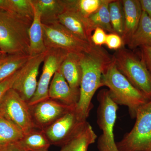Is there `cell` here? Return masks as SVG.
I'll list each match as a JSON object with an SVG mask.
<instances>
[{"instance_id":"6da1fadb","label":"cell","mask_w":151,"mask_h":151,"mask_svg":"<svg viewBox=\"0 0 151 151\" xmlns=\"http://www.w3.org/2000/svg\"><path fill=\"white\" fill-rule=\"evenodd\" d=\"M113 60V56L105 49L94 45L90 51L81 55L80 97L75 110L82 119L86 120L89 117L93 107V96L97 89L103 86V73Z\"/></svg>"},{"instance_id":"7a4b0ae2","label":"cell","mask_w":151,"mask_h":151,"mask_svg":"<svg viewBox=\"0 0 151 151\" xmlns=\"http://www.w3.org/2000/svg\"><path fill=\"white\" fill-rule=\"evenodd\" d=\"M32 22L0 9V50L7 55H29L28 32Z\"/></svg>"},{"instance_id":"3957f363","label":"cell","mask_w":151,"mask_h":151,"mask_svg":"<svg viewBox=\"0 0 151 151\" xmlns=\"http://www.w3.org/2000/svg\"><path fill=\"white\" fill-rule=\"evenodd\" d=\"M102 81L103 86L108 87L113 101L127 106L132 118L136 117L138 109L150 100L118 70L114 60L103 72Z\"/></svg>"},{"instance_id":"277c9868","label":"cell","mask_w":151,"mask_h":151,"mask_svg":"<svg viewBox=\"0 0 151 151\" xmlns=\"http://www.w3.org/2000/svg\"><path fill=\"white\" fill-rule=\"evenodd\" d=\"M118 70L135 88L151 99V74L142 59L124 47L113 55Z\"/></svg>"},{"instance_id":"5b68a950","label":"cell","mask_w":151,"mask_h":151,"mask_svg":"<svg viewBox=\"0 0 151 151\" xmlns=\"http://www.w3.org/2000/svg\"><path fill=\"white\" fill-rule=\"evenodd\" d=\"M97 98V123L102 131L97 141L98 151H119L114 134L118 105L111 98L108 89L100 91Z\"/></svg>"},{"instance_id":"8992f818","label":"cell","mask_w":151,"mask_h":151,"mask_svg":"<svg viewBox=\"0 0 151 151\" xmlns=\"http://www.w3.org/2000/svg\"><path fill=\"white\" fill-rule=\"evenodd\" d=\"M131 131L116 143L119 151H149L151 147V99L138 109Z\"/></svg>"},{"instance_id":"52a82bcc","label":"cell","mask_w":151,"mask_h":151,"mask_svg":"<svg viewBox=\"0 0 151 151\" xmlns=\"http://www.w3.org/2000/svg\"><path fill=\"white\" fill-rule=\"evenodd\" d=\"M43 39L46 49L58 48L81 55L88 52L94 45L73 34L57 21L42 23Z\"/></svg>"},{"instance_id":"ba28073f","label":"cell","mask_w":151,"mask_h":151,"mask_svg":"<svg viewBox=\"0 0 151 151\" xmlns=\"http://www.w3.org/2000/svg\"><path fill=\"white\" fill-rule=\"evenodd\" d=\"M0 116L14 124L24 134L37 129L33 121L28 104L12 88L0 101Z\"/></svg>"},{"instance_id":"9c48e42d","label":"cell","mask_w":151,"mask_h":151,"mask_svg":"<svg viewBox=\"0 0 151 151\" xmlns=\"http://www.w3.org/2000/svg\"><path fill=\"white\" fill-rule=\"evenodd\" d=\"M86 122L75 108L43 131L51 145L62 147L82 129Z\"/></svg>"},{"instance_id":"30bf717a","label":"cell","mask_w":151,"mask_h":151,"mask_svg":"<svg viewBox=\"0 0 151 151\" xmlns=\"http://www.w3.org/2000/svg\"><path fill=\"white\" fill-rule=\"evenodd\" d=\"M68 53L66 50L60 49H47L41 75L38 81L35 94L28 103L29 106L49 98V88L52 79L55 73L59 70Z\"/></svg>"},{"instance_id":"8fae6325","label":"cell","mask_w":151,"mask_h":151,"mask_svg":"<svg viewBox=\"0 0 151 151\" xmlns=\"http://www.w3.org/2000/svg\"><path fill=\"white\" fill-rule=\"evenodd\" d=\"M46 52L47 50L42 54L30 57L22 68L19 75L12 87L27 103L36 91L40 67L43 63Z\"/></svg>"},{"instance_id":"7c38bea8","label":"cell","mask_w":151,"mask_h":151,"mask_svg":"<svg viewBox=\"0 0 151 151\" xmlns=\"http://www.w3.org/2000/svg\"><path fill=\"white\" fill-rule=\"evenodd\" d=\"M29 106L36 127L42 130L76 108V106H68L50 98Z\"/></svg>"},{"instance_id":"4fadbf2b","label":"cell","mask_w":151,"mask_h":151,"mask_svg":"<svg viewBox=\"0 0 151 151\" xmlns=\"http://www.w3.org/2000/svg\"><path fill=\"white\" fill-rule=\"evenodd\" d=\"M63 3L64 9L58 16L57 21L77 37L92 42L91 36L96 27L89 18L83 17L74 9L68 6L65 0H63Z\"/></svg>"},{"instance_id":"5bb4252c","label":"cell","mask_w":151,"mask_h":151,"mask_svg":"<svg viewBox=\"0 0 151 151\" xmlns=\"http://www.w3.org/2000/svg\"><path fill=\"white\" fill-rule=\"evenodd\" d=\"M49 98L68 106H76L80 97V89L71 88L59 70L52 79L48 91Z\"/></svg>"},{"instance_id":"9a60e30c","label":"cell","mask_w":151,"mask_h":151,"mask_svg":"<svg viewBox=\"0 0 151 151\" xmlns=\"http://www.w3.org/2000/svg\"><path fill=\"white\" fill-rule=\"evenodd\" d=\"M124 14V32L122 37L124 45H128L138 27L142 10L139 0H123Z\"/></svg>"},{"instance_id":"2e32d148","label":"cell","mask_w":151,"mask_h":151,"mask_svg":"<svg viewBox=\"0 0 151 151\" xmlns=\"http://www.w3.org/2000/svg\"><path fill=\"white\" fill-rule=\"evenodd\" d=\"M81 55L68 53L59 69L70 87L76 90L80 89L82 77Z\"/></svg>"},{"instance_id":"e0dca14e","label":"cell","mask_w":151,"mask_h":151,"mask_svg":"<svg viewBox=\"0 0 151 151\" xmlns=\"http://www.w3.org/2000/svg\"><path fill=\"white\" fill-rule=\"evenodd\" d=\"M32 5L34 9L33 20L28 32L29 41V55L30 57L42 54L47 50L44 41L41 15L33 4Z\"/></svg>"},{"instance_id":"ac0fdd59","label":"cell","mask_w":151,"mask_h":151,"mask_svg":"<svg viewBox=\"0 0 151 151\" xmlns=\"http://www.w3.org/2000/svg\"><path fill=\"white\" fill-rule=\"evenodd\" d=\"M97 135L88 122L75 135L61 147L60 151H88L90 145L94 144Z\"/></svg>"},{"instance_id":"d6986e66","label":"cell","mask_w":151,"mask_h":151,"mask_svg":"<svg viewBox=\"0 0 151 151\" xmlns=\"http://www.w3.org/2000/svg\"><path fill=\"white\" fill-rule=\"evenodd\" d=\"M14 144L22 151L48 150L51 145L43 130L34 129Z\"/></svg>"},{"instance_id":"ffe728a7","label":"cell","mask_w":151,"mask_h":151,"mask_svg":"<svg viewBox=\"0 0 151 151\" xmlns=\"http://www.w3.org/2000/svg\"><path fill=\"white\" fill-rule=\"evenodd\" d=\"M33 5L40 13L42 23L57 21L64 9L63 0H32Z\"/></svg>"},{"instance_id":"44dd1931","label":"cell","mask_w":151,"mask_h":151,"mask_svg":"<svg viewBox=\"0 0 151 151\" xmlns=\"http://www.w3.org/2000/svg\"><path fill=\"white\" fill-rule=\"evenodd\" d=\"M127 45L131 49L151 47V19L143 11L137 29Z\"/></svg>"},{"instance_id":"7402d4cb","label":"cell","mask_w":151,"mask_h":151,"mask_svg":"<svg viewBox=\"0 0 151 151\" xmlns=\"http://www.w3.org/2000/svg\"><path fill=\"white\" fill-rule=\"evenodd\" d=\"M24 135L18 127L0 116V147L17 142Z\"/></svg>"},{"instance_id":"603a6c76","label":"cell","mask_w":151,"mask_h":151,"mask_svg":"<svg viewBox=\"0 0 151 151\" xmlns=\"http://www.w3.org/2000/svg\"><path fill=\"white\" fill-rule=\"evenodd\" d=\"M112 0H103L99 8L89 19L95 27H100L109 33H114L111 24L109 5Z\"/></svg>"},{"instance_id":"cb8c5ba5","label":"cell","mask_w":151,"mask_h":151,"mask_svg":"<svg viewBox=\"0 0 151 151\" xmlns=\"http://www.w3.org/2000/svg\"><path fill=\"white\" fill-rule=\"evenodd\" d=\"M30 58V55H11L7 61L0 65V82L21 69Z\"/></svg>"},{"instance_id":"d4e9b609","label":"cell","mask_w":151,"mask_h":151,"mask_svg":"<svg viewBox=\"0 0 151 151\" xmlns=\"http://www.w3.org/2000/svg\"><path fill=\"white\" fill-rule=\"evenodd\" d=\"M109 9L113 32L122 37L124 26V14L122 1L112 0L109 4Z\"/></svg>"},{"instance_id":"484cf974","label":"cell","mask_w":151,"mask_h":151,"mask_svg":"<svg viewBox=\"0 0 151 151\" xmlns=\"http://www.w3.org/2000/svg\"><path fill=\"white\" fill-rule=\"evenodd\" d=\"M65 1L68 6L88 18L98 9L103 0H65Z\"/></svg>"},{"instance_id":"4316f807","label":"cell","mask_w":151,"mask_h":151,"mask_svg":"<svg viewBox=\"0 0 151 151\" xmlns=\"http://www.w3.org/2000/svg\"><path fill=\"white\" fill-rule=\"evenodd\" d=\"M14 12L33 21L34 9L32 0H11Z\"/></svg>"},{"instance_id":"83f0119b","label":"cell","mask_w":151,"mask_h":151,"mask_svg":"<svg viewBox=\"0 0 151 151\" xmlns=\"http://www.w3.org/2000/svg\"><path fill=\"white\" fill-rule=\"evenodd\" d=\"M105 45L110 49L116 51L124 47L122 37L115 33L107 34Z\"/></svg>"},{"instance_id":"f1b7e54d","label":"cell","mask_w":151,"mask_h":151,"mask_svg":"<svg viewBox=\"0 0 151 151\" xmlns=\"http://www.w3.org/2000/svg\"><path fill=\"white\" fill-rule=\"evenodd\" d=\"M21 69L8 78L0 82V101L6 92L12 89L15 81L19 75Z\"/></svg>"},{"instance_id":"f546056e","label":"cell","mask_w":151,"mask_h":151,"mask_svg":"<svg viewBox=\"0 0 151 151\" xmlns=\"http://www.w3.org/2000/svg\"><path fill=\"white\" fill-rule=\"evenodd\" d=\"M107 34L106 32L101 28L95 29L91 36V41L95 46L102 47L105 44Z\"/></svg>"},{"instance_id":"4dcf8cb0","label":"cell","mask_w":151,"mask_h":151,"mask_svg":"<svg viewBox=\"0 0 151 151\" xmlns=\"http://www.w3.org/2000/svg\"><path fill=\"white\" fill-rule=\"evenodd\" d=\"M141 58L151 74V47H141Z\"/></svg>"},{"instance_id":"1f68e13d","label":"cell","mask_w":151,"mask_h":151,"mask_svg":"<svg viewBox=\"0 0 151 151\" xmlns=\"http://www.w3.org/2000/svg\"><path fill=\"white\" fill-rule=\"evenodd\" d=\"M142 10L151 19V0H139Z\"/></svg>"},{"instance_id":"d6a6232c","label":"cell","mask_w":151,"mask_h":151,"mask_svg":"<svg viewBox=\"0 0 151 151\" xmlns=\"http://www.w3.org/2000/svg\"><path fill=\"white\" fill-rule=\"evenodd\" d=\"M0 151H22L14 144H9L0 147Z\"/></svg>"},{"instance_id":"836d02e7","label":"cell","mask_w":151,"mask_h":151,"mask_svg":"<svg viewBox=\"0 0 151 151\" xmlns=\"http://www.w3.org/2000/svg\"><path fill=\"white\" fill-rule=\"evenodd\" d=\"M10 56L11 55H7V56L0 58V65H1L7 61L9 58L10 57Z\"/></svg>"},{"instance_id":"e575fe53","label":"cell","mask_w":151,"mask_h":151,"mask_svg":"<svg viewBox=\"0 0 151 151\" xmlns=\"http://www.w3.org/2000/svg\"><path fill=\"white\" fill-rule=\"evenodd\" d=\"M7 55H7L5 54V53H4L2 51H1L0 50V58L7 56Z\"/></svg>"},{"instance_id":"d590c367","label":"cell","mask_w":151,"mask_h":151,"mask_svg":"<svg viewBox=\"0 0 151 151\" xmlns=\"http://www.w3.org/2000/svg\"><path fill=\"white\" fill-rule=\"evenodd\" d=\"M32 151H48V150H40Z\"/></svg>"},{"instance_id":"8d00e7d4","label":"cell","mask_w":151,"mask_h":151,"mask_svg":"<svg viewBox=\"0 0 151 151\" xmlns=\"http://www.w3.org/2000/svg\"><path fill=\"white\" fill-rule=\"evenodd\" d=\"M149 151H151V147L150 148V150H149Z\"/></svg>"}]
</instances>
